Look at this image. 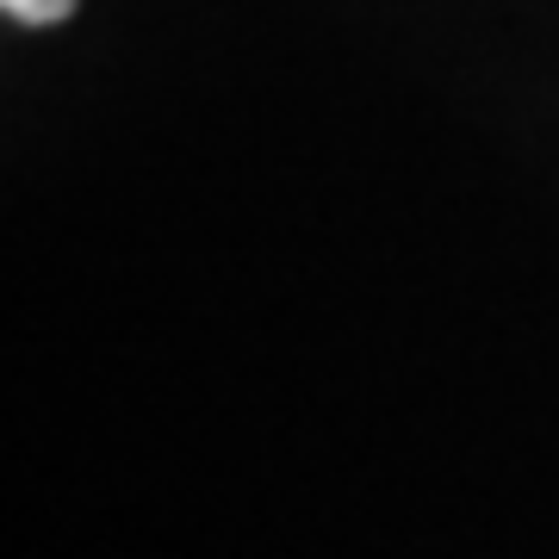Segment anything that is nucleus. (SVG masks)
Returning <instances> with one entry per match:
<instances>
[{
  "label": "nucleus",
  "mask_w": 559,
  "mask_h": 559,
  "mask_svg": "<svg viewBox=\"0 0 559 559\" xmlns=\"http://www.w3.org/2000/svg\"><path fill=\"white\" fill-rule=\"evenodd\" d=\"M81 0H0V13H13V20H25V25H57V20H69Z\"/></svg>",
  "instance_id": "f257e3e1"
}]
</instances>
